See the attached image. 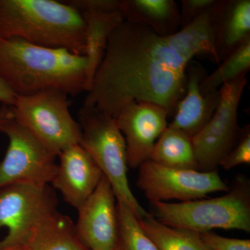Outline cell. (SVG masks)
I'll return each mask as SVG.
<instances>
[{
  "mask_svg": "<svg viewBox=\"0 0 250 250\" xmlns=\"http://www.w3.org/2000/svg\"><path fill=\"white\" fill-rule=\"evenodd\" d=\"M225 0L175 34L161 36L150 28L123 21L110 34L104 57L83 106L115 118L125 105L148 102L169 115L186 92L192 59L208 57L220 64L215 49L216 23Z\"/></svg>",
  "mask_w": 250,
  "mask_h": 250,
  "instance_id": "1",
  "label": "cell"
},
{
  "mask_svg": "<svg viewBox=\"0 0 250 250\" xmlns=\"http://www.w3.org/2000/svg\"><path fill=\"white\" fill-rule=\"evenodd\" d=\"M0 77L16 95L54 88L75 96L87 91V59L0 36Z\"/></svg>",
  "mask_w": 250,
  "mask_h": 250,
  "instance_id": "2",
  "label": "cell"
},
{
  "mask_svg": "<svg viewBox=\"0 0 250 250\" xmlns=\"http://www.w3.org/2000/svg\"><path fill=\"white\" fill-rule=\"evenodd\" d=\"M0 36L85 56L84 21L63 1L0 0Z\"/></svg>",
  "mask_w": 250,
  "mask_h": 250,
  "instance_id": "3",
  "label": "cell"
},
{
  "mask_svg": "<svg viewBox=\"0 0 250 250\" xmlns=\"http://www.w3.org/2000/svg\"><path fill=\"white\" fill-rule=\"evenodd\" d=\"M238 177L228 193L215 198L168 203L152 202L161 223L197 233L214 229L250 231V188Z\"/></svg>",
  "mask_w": 250,
  "mask_h": 250,
  "instance_id": "4",
  "label": "cell"
},
{
  "mask_svg": "<svg viewBox=\"0 0 250 250\" xmlns=\"http://www.w3.org/2000/svg\"><path fill=\"white\" fill-rule=\"evenodd\" d=\"M79 145L84 149L111 184L117 200L129 206L138 219L150 214L140 205L129 185L126 144L113 117L94 106L78 111Z\"/></svg>",
  "mask_w": 250,
  "mask_h": 250,
  "instance_id": "5",
  "label": "cell"
},
{
  "mask_svg": "<svg viewBox=\"0 0 250 250\" xmlns=\"http://www.w3.org/2000/svg\"><path fill=\"white\" fill-rule=\"evenodd\" d=\"M70 101L62 90L50 88L16 95L10 106L13 118L57 155L79 144L81 129L70 112Z\"/></svg>",
  "mask_w": 250,
  "mask_h": 250,
  "instance_id": "6",
  "label": "cell"
},
{
  "mask_svg": "<svg viewBox=\"0 0 250 250\" xmlns=\"http://www.w3.org/2000/svg\"><path fill=\"white\" fill-rule=\"evenodd\" d=\"M0 133L9 141L0 162V188L17 184L42 187L52 183L58 168L55 152L14 118L4 123Z\"/></svg>",
  "mask_w": 250,
  "mask_h": 250,
  "instance_id": "7",
  "label": "cell"
},
{
  "mask_svg": "<svg viewBox=\"0 0 250 250\" xmlns=\"http://www.w3.org/2000/svg\"><path fill=\"white\" fill-rule=\"evenodd\" d=\"M59 201L49 185L17 184L0 188V229L8 233L0 241V249L25 246L33 230L55 213Z\"/></svg>",
  "mask_w": 250,
  "mask_h": 250,
  "instance_id": "8",
  "label": "cell"
},
{
  "mask_svg": "<svg viewBox=\"0 0 250 250\" xmlns=\"http://www.w3.org/2000/svg\"><path fill=\"white\" fill-rule=\"evenodd\" d=\"M247 75L243 74L219 88L218 107L207 125L190 138L200 170H215L238 143L241 133L238 124V106L247 84Z\"/></svg>",
  "mask_w": 250,
  "mask_h": 250,
  "instance_id": "9",
  "label": "cell"
},
{
  "mask_svg": "<svg viewBox=\"0 0 250 250\" xmlns=\"http://www.w3.org/2000/svg\"><path fill=\"white\" fill-rule=\"evenodd\" d=\"M138 187L151 202L200 200L211 192H228L230 188L218 171L172 168L147 160L139 167Z\"/></svg>",
  "mask_w": 250,
  "mask_h": 250,
  "instance_id": "10",
  "label": "cell"
},
{
  "mask_svg": "<svg viewBox=\"0 0 250 250\" xmlns=\"http://www.w3.org/2000/svg\"><path fill=\"white\" fill-rule=\"evenodd\" d=\"M169 114L165 108L148 102L125 105L115 117L126 144L128 167H139L149 160L159 136L167 127Z\"/></svg>",
  "mask_w": 250,
  "mask_h": 250,
  "instance_id": "11",
  "label": "cell"
},
{
  "mask_svg": "<svg viewBox=\"0 0 250 250\" xmlns=\"http://www.w3.org/2000/svg\"><path fill=\"white\" fill-rule=\"evenodd\" d=\"M117 199L110 182L103 175L78 210L75 229L80 241L89 250H117L118 222Z\"/></svg>",
  "mask_w": 250,
  "mask_h": 250,
  "instance_id": "12",
  "label": "cell"
},
{
  "mask_svg": "<svg viewBox=\"0 0 250 250\" xmlns=\"http://www.w3.org/2000/svg\"><path fill=\"white\" fill-rule=\"evenodd\" d=\"M58 157L57 174L51 184L65 202L77 210L96 189L104 174L79 144L62 151Z\"/></svg>",
  "mask_w": 250,
  "mask_h": 250,
  "instance_id": "13",
  "label": "cell"
},
{
  "mask_svg": "<svg viewBox=\"0 0 250 250\" xmlns=\"http://www.w3.org/2000/svg\"><path fill=\"white\" fill-rule=\"evenodd\" d=\"M205 76V69L200 63L195 62L189 63L185 94L177 104L173 121L168 125L183 131L190 138L207 125L220 103V90L206 95L202 93L200 83Z\"/></svg>",
  "mask_w": 250,
  "mask_h": 250,
  "instance_id": "14",
  "label": "cell"
},
{
  "mask_svg": "<svg viewBox=\"0 0 250 250\" xmlns=\"http://www.w3.org/2000/svg\"><path fill=\"white\" fill-rule=\"evenodd\" d=\"M125 21L143 24L161 36L180 30L179 9L173 0H120Z\"/></svg>",
  "mask_w": 250,
  "mask_h": 250,
  "instance_id": "15",
  "label": "cell"
},
{
  "mask_svg": "<svg viewBox=\"0 0 250 250\" xmlns=\"http://www.w3.org/2000/svg\"><path fill=\"white\" fill-rule=\"evenodd\" d=\"M248 39L250 0H225L215 27V49L220 63Z\"/></svg>",
  "mask_w": 250,
  "mask_h": 250,
  "instance_id": "16",
  "label": "cell"
},
{
  "mask_svg": "<svg viewBox=\"0 0 250 250\" xmlns=\"http://www.w3.org/2000/svg\"><path fill=\"white\" fill-rule=\"evenodd\" d=\"M85 24V57L87 59V93L103 62L112 31L124 21L120 11L80 13Z\"/></svg>",
  "mask_w": 250,
  "mask_h": 250,
  "instance_id": "17",
  "label": "cell"
},
{
  "mask_svg": "<svg viewBox=\"0 0 250 250\" xmlns=\"http://www.w3.org/2000/svg\"><path fill=\"white\" fill-rule=\"evenodd\" d=\"M27 246L29 250H89L78 238L72 219L58 210L33 230Z\"/></svg>",
  "mask_w": 250,
  "mask_h": 250,
  "instance_id": "18",
  "label": "cell"
},
{
  "mask_svg": "<svg viewBox=\"0 0 250 250\" xmlns=\"http://www.w3.org/2000/svg\"><path fill=\"white\" fill-rule=\"evenodd\" d=\"M149 160L172 168L200 170L191 139L183 131L168 126L156 141Z\"/></svg>",
  "mask_w": 250,
  "mask_h": 250,
  "instance_id": "19",
  "label": "cell"
},
{
  "mask_svg": "<svg viewBox=\"0 0 250 250\" xmlns=\"http://www.w3.org/2000/svg\"><path fill=\"white\" fill-rule=\"evenodd\" d=\"M139 222L158 250H210L199 233L167 226L152 214L140 219Z\"/></svg>",
  "mask_w": 250,
  "mask_h": 250,
  "instance_id": "20",
  "label": "cell"
},
{
  "mask_svg": "<svg viewBox=\"0 0 250 250\" xmlns=\"http://www.w3.org/2000/svg\"><path fill=\"white\" fill-rule=\"evenodd\" d=\"M214 72L206 75L200 83L204 95L219 90L225 83L248 74L250 68V39L245 41L238 48L233 51L219 64Z\"/></svg>",
  "mask_w": 250,
  "mask_h": 250,
  "instance_id": "21",
  "label": "cell"
},
{
  "mask_svg": "<svg viewBox=\"0 0 250 250\" xmlns=\"http://www.w3.org/2000/svg\"><path fill=\"white\" fill-rule=\"evenodd\" d=\"M118 250H158L129 206L117 200Z\"/></svg>",
  "mask_w": 250,
  "mask_h": 250,
  "instance_id": "22",
  "label": "cell"
},
{
  "mask_svg": "<svg viewBox=\"0 0 250 250\" xmlns=\"http://www.w3.org/2000/svg\"><path fill=\"white\" fill-rule=\"evenodd\" d=\"M250 164V127L247 125L241 129V135L235 147L220 161L219 166L229 170L242 165Z\"/></svg>",
  "mask_w": 250,
  "mask_h": 250,
  "instance_id": "23",
  "label": "cell"
},
{
  "mask_svg": "<svg viewBox=\"0 0 250 250\" xmlns=\"http://www.w3.org/2000/svg\"><path fill=\"white\" fill-rule=\"evenodd\" d=\"M199 235L210 250H250V239L227 238L210 231Z\"/></svg>",
  "mask_w": 250,
  "mask_h": 250,
  "instance_id": "24",
  "label": "cell"
},
{
  "mask_svg": "<svg viewBox=\"0 0 250 250\" xmlns=\"http://www.w3.org/2000/svg\"><path fill=\"white\" fill-rule=\"evenodd\" d=\"M217 0H182L179 10L180 29L185 27L215 4Z\"/></svg>",
  "mask_w": 250,
  "mask_h": 250,
  "instance_id": "25",
  "label": "cell"
},
{
  "mask_svg": "<svg viewBox=\"0 0 250 250\" xmlns=\"http://www.w3.org/2000/svg\"><path fill=\"white\" fill-rule=\"evenodd\" d=\"M79 13L85 11H119L120 0H62Z\"/></svg>",
  "mask_w": 250,
  "mask_h": 250,
  "instance_id": "26",
  "label": "cell"
},
{
  "mask_svg": "<svg viewBox=\"0 0 250 250\" xmlns=\"http://www.w3.org/2000/svg\"><path fill=\"white\" fill-rule=\"evenodd\" d=\"M16 94L0 77V103L2 106H12L16 101Z\"/></svg>",
  "mask_w": 250,
  "mask_h": 250,
  "instance_id": "27",
  "label": "cell"
},
{
  "mask_svg": "<svg viewBox=\"0 0 250 250\" xmlns=\"http://www.w3.org/2000/svg\"><path fill=\"white\" fill-rule=\"evenodd\" d=\"M13 114L10 106H2L0 108V131L6 122L12 119Z\"/></svg>",
  "mask_w": 250,
  "mask_h": 250,
  "instance_id": "28",
  "label": "cell"
},
{
  "mask_svg": "<svg viewBox=\"0 0 250 250\" xmlns=\"http://www.w3.org/2000/svg\"><path fill=\"white\" fill-rule=\"evenodd\" d=\"M0 250H29L27 245L25 246H16L9 247V248H1Z\"/></svg>",
  "mask_w": 250,
  "mask_h": 250,
  "instance_id": "29",
  "label": "cell"
},
{
  "mask_svg": "<svg viewBox=\"0 0 250 250\" xmlns=\"http://www.w3.org/2000/svg\"></svg>",
  "mask_w": 250,
  "mask_h": 250,
  "instance_id": "30",
  "label": "cell"
}]
</instances>
